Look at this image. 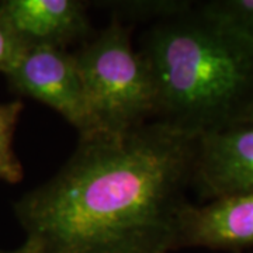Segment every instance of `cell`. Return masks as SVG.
Returning a JSON list of instances; mask_svg holds the SVG:
<instances>
[{
	"label": "cell",
	"instance_id": "obj_4",
	"mask_svg": "<svg viewBox=\"0 0 253 253\" xmlns=\"http://www.w3.org/2000/svg\"><path fill=\"white\" fill-rule=\"evenodd\" d=\"M4 76L14 91L55 110L79 138L97 134L75 55L66 49H26Z\"/></svg>",
	"mask_w": 253,
	"mask_h": 253
},
{
	"label": "cell",
	"instance_id": "obj_5",
	"mask_svg": "<svg viewBox=\"0 0 253 253\" xmlns=\"http://www.w3.org/2000/svg\"><path fill=\"white\" fill-rule=\"evenodd\" d=\"M191 187L206 203L253 193V124L199 136Z\"/></svg>",
	"mask_w": 253,
	"mask_h": 253
},
{
	"label": "cell",
	"instance_id": "obj_2",
	"mask_svg": "<svg viewBox=\"0 0 253 253\" xmlns=\"http://www.w3.org/2000/svg\"><path fill=\"white\" fill-rule=\"evenodd\" d=\"M139 54L156 91V117L203 135L234 126L253 87V42L201 4L159 20Z\"/></svg>",
	"mask_w": 253,
	"mask_h": 253
},
{
	"label": "cell",
	"instance_id": "obj_9",
	"mask_svg": "<svg viewBox=\"0 0 253 253\" xmlns=\"http://www.w3.org/2000/svg\"><path fill=\"white\" fill-rule=\"evenodd\" d=\"M201 6L253 42V0H212Z\"/></svg>",
	"mask_w": 253,
	"mask_h": 253
},
{
	"label": "cell",
	"instance_id": "obj_10",
	"mask_svg": "<svg viewBox=\"0 0 253 253\" xmlns=\"http://www.w3.org/2000/svg\"><path fill=\"white\" fill-rule=\"evenodd\" d=\"M24 46L7 27V24L0 18V72L4 73L17 62V59L24 52Z\"/></svg>",
	"mask_w": 253,
	"mask_h": 253
},
{
	"label": "cell",
	"instance_id": "obj_7",
	"mask_svg": "<svg viewBox=\"0 0 253 253\" xmlns=\"http://www.w3.org/2000/svg\"><path fill=\"white\" fill-rule=\"evenodd\" d=\"M0 18L24 49H66L90 33L87 3L81 0H3Z\"/></svg>",
	"mask_w": 253,
	"mask_h": 253
},
{
	"label": "cell",
	"instance_id": "obj_8",
	"mask_svg": "<svg viewBox=\"0 0 253 253\" xmlns=\"http://www.w3.org/2000/svg\"><path fill=\"white\" fill-rule=\"evenodd\" d=\"M23 101L0 103V181L17 184L24 179V169L14 151V134L23 111Z\"/></svg>",
	"mask_w": 253,
	"mask_h": 253
},
{
	"label": "cell",
	"instance_id": "obj_3",
	"mask_svg": "<svg viewBox=\"0 0 253 253\" xmlns=\"http://www.w3.org/2000/svg\"><path fill=\"white\" fill-rule=\"evenodd\" d=\"M97 134H117L156 117V91L148 65L131 42V30L114 17L75 52Z\"/></svg>",
	"mask_w": 253,
	"mask_h": 253
},
{
	"label": "cell",
	"instance_id": "obj_12",
	"mask_svg": "<svg viewBox=\"0 0 253 253\" xmlns=\"http://www.w3.org/2000/svg\"><path fill=\"white\" fill-rule=\"evenodd\" d=\"M0 253H38V246L33 241H30V239L26 238V241L20 245V246H17L16 249L0 251Z\"/></svg>",
	"mask_w": 253,
	"mask_h": 253
},
{
	"label": "cell",
	"instance_id": "obj_1",
	"mask_svg": "<svg viewBox=\"0 0 253 253\" xmlns=\"http://www.w3.org/2000/svg\"><path fill=\"white\" fill-rule=\"evenodd\" d=\"M199 135L152 120L79 138L52 177L13 210L38 253H173Z\"/></svg>",
	"mask_w": 253,
	"mask_h": 253
},
{
	"label": "cell",
	"instance_id": "obj_11",
	"mask_svg": "<svg viewBox=\"0 0 253 253\" xmlns=\"http://www.w3.org/2000/svg\"><path fill=\"white\" fill-rule=\"evenodd\" d=\"M248 124H253V87L248 101L244 106V109L241 111V114L238 116L234 126H248Z\"/></svg>",
	"mask_w": 253,
	"mask_h": 253
},
{
	"label": "cell",
	"instance_id": "obj_13",
	"mask_svg": "<svg viewBox=\"0 0 253 253\" xmlns=\"http://www.w3.org/2000/svg\"><path fill=\"white\" fill-rule=\"evenodd\" d=\"M238 253H253V251H249V252H238Z\"/></svg>",
	"mask_w": 253,
	"mask_h": 253
},
{
	"label": "cell",
	"instance_id": "obj_6",
	"mask_svg": "<svg viewBox=\"0 0 253 253\" xmlns=\"http://www.w3.org/2000/svg\"><path fill=\"white\" fill-rule=\"evenodd\" d=\"M206 248L238 253L253 251V193L187 203L179 218V249Z\"/></svg>",
	"mask_w": 253,
	"mask_h": 253
}]
</instances>
